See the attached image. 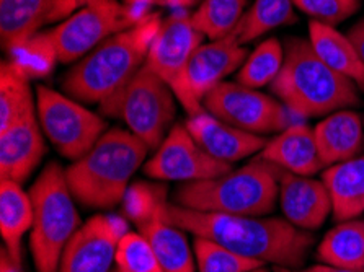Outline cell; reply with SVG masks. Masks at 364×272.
<instances>
[{
	"label": "cell",
	"mask_w": 364,
	"mask_h": 272,
	"mask_svg": "<svg viewBox=\"0 0 364 272\" xmlns=\"http://www.w3.org/2000/svg\"><path fill=\"white\" fill-rule=\"evenodd\" d=\"M164 217L180 230L213 240L240 256L264 264L302 268L314 236L286 219L201 212L164 201Z\"/></svg>",
	"instance_id": "obj_1"
},
{
	"label": "cell",
	"mask_w": 364,
	"mask_h": 272,
	"mask_svg": "<svg viewBox=\"0 0 364 272\" xmlns=\"http://www.w3.org/2000/svg\"><path fill=\"white\" fill-rule=\"evenodd\" d=\"M162 20L161 13H149L139 23L103 41L68 72L64 92L84 103L100 104L108 99L146 64Z\"/></svg>",
	"instance_id": "obj_2"
},
{
	"label": "cell",
	"mask_w": 364,
	"mask_h": 272,
	"mask_svg": "<svg viewBox=\"0 0 364 272\" xmlns=\"http://www.w3.org/2000/svg\"><path fill=\"white\" fill-rule=\"evenodd\" d=\"M269 90L302 119L360 104V88L328 67L302 38L284 43V62Z\"/></svg>",
	"instance_id": "obj_3"
},
{
	"label": "cell",
	"mask_w": 364,
	"mask_h": 272,
	"mask_svg": "<svg viewBox=\"0 0 364 272\" xmlns=\"http://www.w3.org/2000/svg\"><path fill=\"white\" fill-rule=\"evenodd\" d=\"M149 148L131 131L109 129L65 170L75 201L90 209H113L124 201L131 176L144 163Z\"/></svg>",
	"instance_id": "obj_4"
},
{
	"label": "cell",
	"mask_w": 364,
	"mask_h": 272,
	"mask_svg": "<svg viewBox=\"0 0 364 272\" xmlns=\"http://www.w3.org/2000/svg\"><path fill=\"white\" fill-rule=\"evenodd\" d=\"M286 170L258 155L250 163L213 180L190 181L175 192L181 207L247 217L273 212L279 197V180Z\"/></svg>",
	"instance_id": "obj_5"
},
{
	"label": "cell",
	"mask_w": 364,
	"mask_h": 272,
	"mask_svg": "<svg viewBox=\"0 0 364 272\" xmlns=\"http://www.w3.org/2000/svg\"><path fill=\"white\" fill-rule=\"evenodd\" d=\"M33 227L30 246L38 272H59L60 256L75 232L80 229L74 196L65 171L49 163L30 190Z\"/></svg>",
	"instance_id": "obj_6"
},
{
	"label": "cell",
	"mask_w": 364,
	"mask_h": 272,
	"mask_svg": "<svg viewBox=\"0 0 364 272\" xmlns=\"http://www.w3.org/2000/svg\"><path fill=\"white\" fill-rule=\"evenodd\" d=\"M175 98L172 88L144 64L117 93L100 103V111L123 119L132 134L157 150L172 129Z\"/></svg>",
	"instance_id": "obj_7"
},
{
	"label": "cell",
	"mask_w": 364,
	"mask_h": 272,
	"mask_svg": "<svg viewBox=\"0 0 364 272\" xmlns=\"http://www.w3.org/2000/svg\"><path fill=\"white\" fill-rule=\"evenodd\" d=\"M146 15L118 0H85L84 7L48 31V38L58 60L75 62L108 38L139 23Z\"/></svg>",
	"instance_id": "obj_8"
},
{
	"label": "cell",
	"mask_w": 364,
	"mask_h": 272,
	"mask_svg": "<svg viewBox=\"0 0 364 272\" xmlns=\"http://www.w3.org/2000/svg\"><path fill=\"white\" fill-rule=\"evenodd\" d=\"M36 111L41 129L63 157L79 160L98 142L107 123L69 97L53 88H36Z\"/></svg>",
	"instance_id": "obj_9"
},
{
	"label": "cell",
	"mask_w": 364,
	"mask_h": 272,
	"mask_svg": "<svg viewBox=\"0 0 364 272\" xmlns=\"http://www.w3.org/2000/svg\"><path fill=\"white\" fill-rule=\"evenodd\" d=\"M203 108L223 123L258 136L283 131L291 124L306 121L278 98L264 95L239 82H220L204 97Z\"/></svg>",
	"instance_id": "obj_10"
},
{
	"label": "cell",
	"mask_w": 364,
	"mask_h": 272,
	"mask_svg": "<svg viewBox=\"0 0 364 272\" xmlns=\"http://www.w3.org/2000/svg\"><path fill=\"white\" fill-rule=\"evenodd\" d=\"M157 190L146 185L131 187L124 197L126 214L151 243L164 272H195L193 251L185 232L165 220L162 212L165 199Z\"/></svg>",
	"instance_id": "obj_11"
},
{
	"label": "cell",
	"mask_w": 364,
	"mask_h": 272,
	"mask_svg": "<svg viewBox=\"0 0 364 272\" xmlns=\"http://www.w3.org/2000/svg\"><path fill=\"white\" fill-rule=\"evenodd\" d=\"M203 33L193 25L188 10H173L162 20L161 30L149 48L146 65L172 88L181 107H188L185 77L193 53L203 44Z\"/></svg>",
	"instance_id": "obj_12"
},
{
	"label": "cell",
	"mask_w": 364,
	"mask_h": 272,
	"mask_svg": "<svg viewBox=\"0 0 364 272\" xmlns=\"http://www.w3.org/2000/svg\"><path fill=\"white\" fill-rule=\"evenodd\" d=\"M229 171H232V165L209 155L181 124L170 129L156 155L144 165L147 176L165 181L213 180Z\"/></svg>",
	"instance_id": "obj_13"
},
{
	"label": "cell",
	"mask_w": 364,
	"mask_h": 272,
	"mask_svg": "<svg viewBox=\"0 0 364 272\" xmlns=\"http://www.w3.org/2000/svg\"><path fill=\"white\" fill-rule=\"evenodd\" d=\"M128 232L118 215H95L70 238L59 272H112L119 240Z\"/></svg>",
	"instance_id": "obj_14"
},
{
	"label": "cell",
	"mask_w": 364,
	"mask_h": 272,
	"mask_svg": "<svg viewBox=\"0 0 364 272\" xmlns=\"http://www.w3.org/2000/svg\"><path fill=\"white\" fill-rule=\"evenodd\" d=\"M247 58V48L242 46L232 35L203 43L193 53L186 69L185 87L188 95L186 113L196 116L206 111L203 108L204 97L213 92L225 77L240 69Z\"/></svg>",
	"instance_id": "obj_15"
},
{
	"label": "cell",
	"mask_w": 364,
	"mask_h": 272,
	"mask_svg": "<svg viewBox=\"0 0 364 272\" xmlns=\"http://www.w3.org/2000/svg\"><path fill=\"white\" fill-rule=\"evenodd\" d=\"M85 0H0V41L12 53L44 26L58 23L84 7Z\"/></svg>",
	"instance_id": "obj_16"
},
{
	"label": "cell",
	"mask_w": 364,
	"mask_h": 272,
	"mask_svg": "<svg viewBox=\"0 0 364 272\" xmlns=\"http://www.w3.org/2000/svg\"><path fill=\"white\" fill-rule=\"evenodd\" d=\"M36 104L25 109L7 129L0 132V176L23 183L44 155V138Z\"/></svg>",
	"instance_id": "obj_17"
},
{
	"label": "cell",
	"mask_w": 364,
	"mask_h": 272,
	"mask_svg": "<svg viewBox=\"0 0 364 272\" xmlns=\"http://www.w3.org/2000/svg\"><path fill=\"white\" fill-rule=\"evenodd\" d=\"M279 205L284 219L297 229L317 230L332 212V199L323 181L284 171L279 180Z\"/></svg>",
	"instance_id": "obj_18"
},
{
	"label": "cell",
	"mask_w": 364,
	"mask_h": 272,
	"mask_svg": "<svg viewBox=\"0 0 364 272\" xmlns=\"http://www.w3.org/2000/svg\"><path fill=\"white\" fill-rule=\"evenodd\" d=\"M185 126L193 138L209 155L230 165L250 157L253 153L262 152L268 142L262 136L223 123L213 114H209L208 111L190 116Z\"/></svg>",
	"instance_id": "obj_19"
},
{
	"label": "cell",
	"mask_w": 364,
	"mask_h": 272,
	"mask_svg": "<svg viewBox=\"0 0 364 272\" xmlns=\"http://www.w3.org/2000/svg\"><path fill=\"white\" fill-rule=\"evenodd\" d=\"M260 157L289 173L312 176L323 168L318 155L316 132L306 121L291 124L267 142Z\"/></svg>",
	"instance_id": "obj_20"
},
{
	"label": "cell",
	"mask_w": 364,
	"mask_h": 272,
	"mask_svg": "<svg viewBox=\"0 0 364 272\" xmlns=\"http://www.w3.org/2000/svg\"><path fill=\"white\" fill-rule=\"evenodd\" d=\"M314 132L323 166L346 162L364 150V119L351 108L325 116Z\"/></svg>",
	"instance_id": "obj_21"
},
{
	"label": "cell",
	"mask_w": 364,
	"mask_h": 272,
	"mask_svg": "<svg viewBox=\"0 0 364 272\" xmlns=\"http://www.w3.org/2000/svg\"><path fill=\"white\" fill-rule=\"evenodd\" d=\"M322 181L332 199L336 222H346L364 214V155L328 166Z\"/></svg>",
	"instance_id": "obj_22"
},
{
	"label": "cell",
	"mask_w": 364,
	"mask_h": 272,
	"mask_svg": "<svg viewBox=\"0 0 364 272\" xmlns=\"http://www.w3.org/2000/svg\"><path fill=\"white\" fill-rule=\"evenodd\" d=\"M309 43L330 69L346 77L364 92V60L348 35L340 33L335 26L311 20Z\"/></svg>",
	"instance_id": "obj_23"
},
{
	"label": "cell",
	"mask_w": 364,
	"mask_h": 272,
	"mask_svg": "<svg viewBox=\"0 0 364 272\" xmlns=\"http://www.w3.org/2000/svg\"><path fill=\"white\" fill-rule=\"evenodd\" d=\"M33 217L30 192L26 194L16 181H0V233L7 248L5 251L18 268L21 266V238L33 227Z\"/></svg>",
	"instance_id": "obj_24"
},
{
	"label": "cell",
	"mask_w": 364,
	"mask_h": 272,
	"mask_svg": "<svg viewBox=\"0 0 364 272\" xmlns=\"http://www.w3.org/2000/svg\"><path fill=\"white\" fill-rule=\"evenodd\" d=\"M317 259L332 268L364 271V220L340 222L323 236Z\"/></svg>",
	"instance_id": "obj_25"
},
{
	"label": "cell",
	"mask_w": 364,
	"mask_h": 272,
	"mask_svg": "<svg viewBox=\"0 0 364 272\" xmlns=\"http://www.w3.org/2000/svg\"><path fill=\"white\" fill-rule=\"evenodd\" d=\"M294 0H255L230 35L247 46L274 28L294 23Z\"/></svg>",
	"instance_id": "obj_26"
},
{
	"label": "cell",
	"mask_w": 364,
	"mask_h": 272,
	"mask_svg": "<svg viewBox=\"0 0 364 272\" xmlns=\"http://www.w3.org/2000/svg\"><path fill=\"white\" fill-rule=\"evenodd\" d=\"M35 103L30 77L14 60H2L0 69V132Z\"/></svg>",
	"instance_id": "obj_27"
},
{
	"label": "cell",
	"mask_w": 364,
	"mask_h": 272,
	"mask_svg": "<svg viewBox=\"0 0 364 272\" xmlns=\"http://www.w3.org/2000/svg\"><path fill=\"white\" fill-rule=\"evenodd\" d=\"M248 0H201L200 7L191 13L193 25L209 41L220 40L232 33L245 15Z\"/></svg>",
	"instance_id": "obj_28"
},
{
	"label": "cell",
	"mask_w": 364,
	"mask_h": 272,
	"mask_svg": "<svg viewBox=\"0 0 364 272\" xmlns=\"http://www.w3.org/2000/svg\"><path fill=\"white\" fill-rule=\"evenodd\" d=\"M283 62L284 46L277 38H268L248 54L244 65L237 72V82L255 90L269 87L278 77Z\"/></svg>",
	"instance_id": "obj_29"
},
{
	"label": "cell",
	"mask_w": 364,
	"mask_h": 272,
	"mask_svg": "<svg viewBox=\"0 0 364 272\" xmlns=\"http://www.w3.org/2000/svg\"><path fill=\"white\" fill-rule=\"evenodd\" d=\"M193 251H195L200 272H247L264 266L262 261L240 256L219 243L203 236H195Z\"/></svg>",
	"instance_id": "obj_30"
},
{
	"label": "cell",
	"mask_w": 364,
	"mask_h": 272,
	"mask_svg": "<svg viewBox=\"0 0 364 272\" xmlns=\"http://www.w3.org/2000/svg\"><path fill=\"white\" fill-rule=\"evenodd\" d=\"M114 263L123 272H164L147 238L134 232L124 233L119 240Z\"/></svg>",
	"instance_id": "obj_31"
},
{
	"label": "cell",
	"mask_w": 364,
	"mask_h": 272,
	"mask_svg": "<svg viewBox=\"0 0 364 272\" xmlns=\"http://www.w3.org/2000/svg\"><path fill=\"white\" fill-rule=\"evenodd\" d=\"M9 55L10 60H14L30 79L48 74L53 67L54 60H58L56 51H54L53 44L49 41L48 33H40V35L31 38L30 41L15 48Z\"/></svg>",
	"instance_id": "obj_32"
},
{
	"label": "cell",
	"mask_w": 364,
	"mask_h": 272,
	"mask_svg": "<svg viewBox=\"0 0 364 272\" xmlns=\"http://www.w3.org/2000/svg\"><path fill=\"white\" fill-rule=\"evenodd\" d=\"M301 12L318 23L336 26L360 10V0H294Z\"/></svg>",
	"instance_id": "obj_33"
},
{
	"label": "cell",
	"mask_w": 364,
	"mask_h": 272,
	"mask_svg": "<svg viewBox=\"0 0 364 272\" xmlns=\"http://www.w3.org/2000/svg\"><path fill=\"white\" fill-rule=\"evenodd\" d=\"M128 7H149V5H159V7H168L173 10H186L190 7H195L201 0H123Z\"/></svg>",
	"instance_id": "obj_34"
},
{
	"label": "cell",
	"mask_w": 364,
	"mask_h": 272,
	"mask_svg": "<svg viewBox=\"0 0 364 272\" xmlns=\"http://www.w3.org/2000/svg\"><path fill=\"white\" fill-rule=\"evenodd\" d=\"M348 38L351 43L355 44V48L360 53L361 59L364 60V18L358 21L355 26H351V30L348 31Z\"/></svg>",
	"instance_id": "obj_35"
},
{
	"label": "cell",
	"mask_w": 364,
	"mask_h": 272,
	"mask_svg": "<svg viewBox=\"0 0 364 272\" xmlns=\"http://www.w3.org/2000/svg\"><path fill=\"white\" fill-rule=\"evenodd\" d=\"M304 272H364V271L338 269V268H332V266H325V264H316V266H311V268L304 269Z\"/></svg>",
	"instance_id": "obj_36"
},
{
	"label": "cell",
	"mask_w": 364,
	"mask_h": 272,
	"mask_svg": "<svg viewBox=\"0 0 364 272\" xmlns=\"http://www.w3.org/2000/svg\"><path fill=\"white\" fill-rule=\"evenodd\" d=\"M273 272H304V271H294L292 268H284V266H274Z\"/></svg>",
	"instance_id": "obj_37"
},
{
	"label": "cell",
	"mask_w": 364,
	"mask_h": 272,
	"mask_svg": "<svg viewBox=\"0 0 364 272\" xmlns=\"http://www.w3.org/2000/svg\"><path fill=\"white\" fill-rule=\"evenodd\" d=\"M264 268V266H263ZM263 268H257V269H252V271H247V272H268L267 269H263Z\"/></svg>",
	"instance_id": "obj_38"
},
{
	"label": "cell",
	"mask_w": 364,
	"mask_h": 272,
	"mask_svg": "<svg viewBox=\"0 0 364 272\" xmlns=\"http://www.w3.org/2000/svg\"><path fill=\"white\" fill-rule=\"evenodd\" d=\"M113 272H123V271H119V269H117V271H113Z\"/></svg>",
	"instance_id": "obj_39"
}]
</instances>
